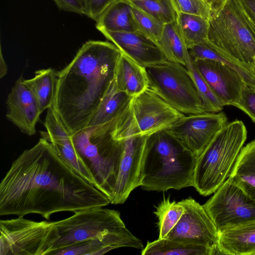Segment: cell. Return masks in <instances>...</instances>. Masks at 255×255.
Segmentation results:
<instances>
[{
	"label": "cell",
	"instance_id": "obj_1",
	"mask_svg": "<svg viewBox=\"0 0 255 255\" xmlns=\"http://www.w3.org/2000/svg\"><path fill=\"white\" fill-rule=\"evenodd\" d=\"M108 197L69 167L41 137L12 163L0 183V215L54 213L104 207Z\"/></svg>",
	"mask_w": 255,
	"mask_h": 255
},
{
	"label": "cell",
	"instance_id": "obj_2",
	"mask_svg": "<svg viewBox=\"0 0 255 255\" xmlns=\"http://www.w3.org/2000/svg\"><path fill=\"white\" fill-rule=\"evenodd\" d=\"M122 52L113 43L89 40L57 72L52 108L71 135L85 128L115 79Z\"/></svg>",
	"mask_w": 255,
	"mask_h": 255
},
{
	"label": "cell",
	"instance_id": "obj_3",
	"mask_svg": "<svg viewBox=\"0 0 255 255\" xmlns=\"http://www.w3.org/2000/svg\"><path fill=\"white\" fill-rule=\"evenodd\" d=\"M197 159L167 129L151 134L146 144L140 186L158 192L193 186Z\"/></svg>",
	"mask_w": 255,
	"mask_h": 255
},
{
	"label": "cell",
	"instance_id": "obj_4",
	"mask_svg": "<svg viewBox=\"0 0 255 255\" xmlns=\"http://www.w3.org/2000/svg\"><path fill=\"white\" fill-rule=\"evenodd\" d=\"M115 125L87 127L72 135L78 156L90 172L94 186L111 199L123 152L121 139L115 138Z\"/></svg>",
	"mask_w": 255,
	"mask_h": 255
},
{
	"label": "cell",
	"instance_id": "obj_5",
	"mask_svg": "<svg viewBox=\"0 0 255 255\" xmlns=\"http://www.w3.org/2000/svg\"><path fill=\"white\" fill-rule=\"evenodd\" d=\"M247 138L244 123H227L197 157L193 186L200 194L214 193L229 178Z\"/></svg>",
	"mask_w": 255,
	"mask_h": 255
},
{
	"label": "cell",
	"instance_id": "obj_6",
	"mask_svg": "<svg viewBox=\"0 0 255 255\" xmlns=\"http://www.w3.org/2000/svg\"><path fill=\"white\" fill-rule=\"evenodd\" d=\"M208 23L206 46L252 70L255 33L238 0H228L220 9L211 13Z\"/></svg>",
	"mask_w": 255,
	"mask_h": 255
},
{
	"label": "cell",
	"instance_id": "obj_7",
	"mask_svg": "<svg viewBox=\"0 0 255 255\" xmlns=\"http://www.w3.org/2000/svg\"><path fill=\"white\" fill-rule=\"evenodd\" d=\"M148 88L185 115L205 113L195 82L185 66L167 61L145 68Z\"/></svg>",
	"mask_w": 255,
	"mask_h": 255
},
{
	"label": "cell",
	"instance_id": "obj_8",
	"mask_svg": "<svg viewBox=\"0 0 255 255\" xmlns=\"http://www.w3.org/2000/svg\"><path fill=\"white\" fill-rule=\"evenodd\" d=\"M0 255H48L59 238L53 222L18 216L0 221Z\"/></svg>",
	"mask_w": 255,
	"mask_h": 255
},
{
	"label": "cell",
	"instance_id": "obj_9",
	"mask_svg": "<svg viewBox=\"0 0 255 255\" xmlns=\"http://www.w3.org/2000/svg\"><path fill=\"white\" fill-rule=\"evenodd\" d=\"M113 136L123 142V152L119 174L110 203L123 204L130 193L140 186L141 172L149 135L138 134L125 112L112 130Z\"/></svg>",
	"mask_w": 255,
	"mask_h": 255
},
{
	"label": "cell",
	"instance_id": "obj_10",
	"mask_svg": "<svg viewBox=\"0 0 255 255\" xmlns=\"http://www.w3.org/2000/svg\"><path fill=\"white\" fill-rule=\"evenodd\" d=\"M103 207L79 211L68 218L53 222L59 238L49 255L79 243L103 239L108 234L126 226L118 211Z\"/></svg>",
	"mask_w": 255,
	"mask_h": 255
},
{
	"label": "cell",
	"instance_id": "obj_11",
	"mask_svg": "<svg viewBox=\"0 0 255 255\" xmlns=\"http://www.w3.org/2000/svg\"><path fill=\"white\" fill-rule=\"evenodd\" d=\"M203 206L218 232L255 221V200L229 178Z\"/></svg>",
	"mask_w": 255,
	"mask_h": 255
},
{
	"label": "cell",
	"instance_id": "obj_12",
	"mask_svg": "<svg viewBox=\"0 0 255 255\" xmlns=\"http://www.w3.org/2000/svg\"><path fill=\"white\" fill-rule=\"evenodd\" d=\"M128 109L137 134L142 135L167 129L185 115L148 88L132 98Z\"/></svg>",
	"mask_w": 255,
	"mask_h": 255
},
{
	"label": "cell",
	"instance_id": "obj_13",
	"mask_svg": "<svg viewBox=\"0 0 255 255\" xmlns=\"http://www.w3.org/2000/svg\"><path fill=\"white\" fill-rule=\"evenodd\" d=\"M179 203L184 212L165 238L202 245L218 250V232L203 205L191 197Z\"/></svg>",
	"mask_w": 255,
	"mask_h": 255
},
{
	"label": "cell",
	"instance_id": "obj_14",
	"mask_svg": "<svg viewBox=\"0 0 255 255\" xmlns=\"http://www.w3.org/2000/svg\"><path fill=\"white\" fill-rule=\"evenodd\" d=\"M227 121L221 112L184 115L167 130L198 157Z\"/></svg>",
	"mask_w": 255,
	"mask_h": 255
},
{
	"label": "cell",
	"instance_id": "obj_15",
	"mask_svg": "<svg viewBox=\"0 0 255 255\" xmlns=\"http://www.w3.org/2000/svg\"><path fill=\"white\" fill-rule=\"evenodd\" d=\"M194 67L224 106H233L240 98L244 81L227 64L211 59L192 62Z\"/></svg>",
	"mask_w": 255,
	"mask_h": 255
},
{
	"label": "cell",
	"instance_id": "obj_16",
	"mask_svg": "<svg viewBox=\"0 0 255 255\" xmlns=\"http://www.w3.org/2000/svg\"><path fill=\"white\" fill-rule=\"evenodd\" d=\"M41 137L47 140L58 156L74 171L94 186L92 176L81 161L74 146L72 135L51 107L47 109Z\"/></svg>",
	"mask_w": 255,
	"mask_h": 255
},
{
	"label": "cell",
	"instance_id": "obj_17",
	"mask_svg": "<svg viewBox=\"0 0 255 255\" xmlns=\"http://www.w3.org/2000/svg\"><path fill=\"white\" fill-rule=\"evenodd\" d=\"M98 30L123 54L143 67L167 61L157 45L138 31L117 32L104 29Z\"/></svg>",
	"mask_w": 255,
	"mask_h": 255
},
{
	"label": "cell",
	"instance_id": "obj_18",
	"mask_svg": "<svg viewBox=\"0 0 255 255\" xmlns=\"http://www.w3.org/2000/svg\"><path fill=\"white\" fill-rule=\"evenodd\" d=\"M21 76L9 93L6 102L7 119L23 133L32 136L42 112Z\"/></svg>",
	"mask_w": 255,
	"mask_h": 255
},
{
	"label": "cell",
	"instance_id": "obj_19",
	"mask_svg": "<svg viewBox=\"0 0 255 255\" xmlns=\"http://www.w3.org/2000/svg\"><path fill=\"white\" fill-rule=\"evenodd\" d=\"M123 247L138 249L144 248L142 241L135 237L125 226L108 234L103 239L79 243L58 250L52 255H101Z\"/></svg>",
	"mask_w": 255,
	"mask_h": 255
},
{
	"label": "cell",
	"instance_id": "obj_20",
	"mask_svg": "<svg viewBox=\"0 0 255 255\" xmlns=\"http://www.w3.org/2000/svg\"><path fill=\"white\" fill-rule=\"evenodd\" d=\"M219 254L255 255V221L218 232Z\"/></svg>",
	"mask_w": 255,
	"mask_h": 255
},
{
	"label": "cell",
	"instance_id": "obj_21",
	"mask_svg": "<svg viewBox=\"0 0 255 255\" xmlns=\"http://www.w3.org/2000/svg\"><path fill=\"white\" fill-rule=\"evenodd\" d=\"M115 81L117 88L134 97L148 88L145 68L122 53L116 68Z\"/></svg>",
	"mask_w": 255,
	"mask_h": 255
},
{
	"label": "cell",
	"instance_id": "obj_22",
	"mask_svg": "<svg viewBox=\"0 0 255 255\" xmlns=\"http://www.w3.org/2000/svg\"><path fill=\"white\" fill-rule=\"evenodd\" d=\"M132 97L120 91L114 79L87 127L116 125L128 107Z\"/></svg>",
	"mask_w": 255,
	"mask_h": 255
},
{
	"label": "cell",
	"instance_id": "obj_23",
	"mask_svg": "<svg viewBox=\"0 0 255 255\" xmlns=\"http://www.w3.org/2000/svg\"><path fill=\"white\" fill-rule=\"evenodd\" d=\"M228 178L255 200V140L242 148Z\"/></svg>",
	"mask_w": 255,
	"mask_h": 255
},
{
	"label": "cell",
	"instance_id": "obj_24",
	"mask_svg": "<svg viewBox=\"0 0 255 255\" xmlns=\"http://www.w3.org/2000/svg\"><path fill=\"white\" fill-rule=\"evenodd\" d=\"M57 81V72L51 68L38 70L33 78L23 80L42 113L52 107Z\"/></svg>",
	"mask_w": 255,
	"mask_h": 255
},
{
	"label": "cell",
	"instance_id": "obj_25",
	"mask_svg": "<svg viewBox=\"0 0 255 255\" xmlns=\"http://www.w3.org/2000/svg\"><path fill=\"white\" fill-rule=\"evenodd\" d=\"M158 46L167 61L185 67L191 61L188 47L176 21L164 24Z\"/></svg>",
	"mask_w": 255,
	"mask_h": 255
},
{
	"label": "cell",
	"instance_id": "obj_26",
	"mask_svg": "<svg viewBox=\"0 0 255 255\" xmlns=\"http://www.w3.org/2000/svg\"><path fill=\"white\" fill-rule=\"evenodd\" d=\"M96 28L117 32L138 31L131 6L124 0H117L105 11L96 21Z\"/></svg>",
	"mask_w": 255,
	"mask_h": 255
},
{
	"label": "cell",
	"instance_id": "obj_27",
	"mask_svg": "<svg viewBox=\"0 0 255 255\" xmlns=\"http://www.w3.org/2000/svg\"><path fill=\"white\" fill-rule=\"evenodd\" d=\"M142 255H214L215 251L206 246L168 238L147 242Z\"/></svg>",
	"mask_w": 255,
	"mask_h": 255
},
{
	"label": "cell",
	"instance_id": "obj_28",
	"mask_svg": "<svg viewBox=\"0 0 255 255\" xmlns=\"http://www.w3.org/2000/svg\"><path fill=\"white\" fill-rule=\"evenodd\" d=\"M176 21L188 49L196 44L207 45L208 19L197 15L177 12Z\"/></svg>",
	"mask_w": 255,
	"mask_h": 255
},
{
	"label": "cell",
	"instance_id": "obj_29",
	"mask_svg": "<svg viewBox=\"0 0 255 255\" xmlns=\"http://www.w3.org/2000/svg\"><path fill=\"white\" fill-rule=\"evenodd\" d=\"M192 62L199 59H211L225 63L238 72L244 82L255 89V73L249 68L225 57L204 44L194 45L188 48Z\"/></svg>",
	"mask_w": 255,
	"mask_h": 255
},
{
	"label": "cell",
	"instance_id": "obj_30",
	"mask_svg": "<svg viewBox=\"0 0 255 255\" xmlns=\"http://www.w3.org/2000/svg\"><path fill=\"white\" fill-rule=\"evenodd\" d=\"M163 24L176 21L177 12L171 0H124Z\"/></svg>",
	"mask_w": 255,
	"mask_h": 255
},
{
	"label": "cell",
	"instance_id": "obj_31",
	"mask_svg": "<svg viewBox=\"0 0 255 255\" xmlns=\"http://www.w3.org/2000/svg\"><path fill=\"white\" fill-rule=\"evenodd\" d=\"M184 212L179 202L164 198L156 207L154 214L158 219L159 239L165 238Z\"/></svg>",
	"mask_w": 255,
	"mask_h": 255
},
{
	"label": "cell",
	"instance_id": "obj_32",
	"mask_svg": "<svg viewBox=\"0 0 255 255\" xmlns=\"http://www.w3.org/2000/svg\"><path fill=\"white\" fill-rule=\"evenodd\" d=\"M195 82L201 100L204 112L219 113L224 105L214 94L208 84L195 69L191 60L186 66Z\"/></svg>",
	"mask_w": 255,
	"mask_h": 255
},
{
	"label": "cell",
	"instance_id": "obj_33",
	"mask_svg": "<svg viewBox=\"0 0 255 255\" xmlns=\"http://www.w3.org/2000/svg\"><path fill=\"white\" fill-rule=\"evenodd\" d=\"M130 6L137 30L158 46L162 36L164 24L142 10L131 5Z\"/></svg>",
	"mask_w": 255,
	"mask_h": 255
},
{
	"label": "cell",
	"instance_id": "obj_34",
	"mask_svg": "<svg viewBox=\"0 0 255 255\" xmlns=\"http://www.w3.org/2000/svg\"><path fill=\"white\" fill-rule=\"evenodd\" d=\"M177 12L201 16L209 19L211 10L202 0H171Z\"/></svg>",
	"mask_w": 255,
	"mask_h": 255
},
{
	"label": "cell",
	"instance_id": "obj_35",
	"mask_svg": "<svg viewBox=\"0 0 255 255\" xmlns=\"http://www.w3.org/2000/svg\"><path fill=\"white\" fill-rule=\"evenodd\" d=\"M233 106L243 111L255 123V89L245 83L240 99Z\"/></svg>",
	"mask_w": 255,
	"mask_h": 255
},
{
	"label": "cell",
	"instance_id": "obj_36",
	"mask_svg": "<svg viewBox=\"0 0 255 255\" xmlns=\"http://www.w3.org/2000/svg\"><path fill=\"white\" fill-rule=\"evenodd\" d=\"M117 0H81L84 14L97 21L101 15Z\"/></svg>",
	"mask_w": 255,
	"mask_h": 255
},
{
	"label": "cell",
	"instance_id": "obj_37",
	"mask_svg": "<svg viewBox=\"0 0 255 255\" xmlns=\"http://www.w3.org/2000/svg\"><path fill=\"white\" fill-rule=\"evenodd\" d=\"M61 10L84 14L81 0H53Z\"/></svg>",
	"mask_w": 255,
	"mask_h": 255
},
{
	"label": "cell",
	"instance_id": "obj_38",
	"mask_svg": "<svg viewBox=\"0 0 255 255\" xmlns=\"http://www.w3.org/2000/svg\"><path fill=\"white\" fill-rule=\"evenodd\" d=\"M255 33V0H238Z\"/></svg>",
	"mask_w": 255,
	"mask_h": 255
},
{
	"label": "cell",
	"instance_id": "obj_39",
	"mask_svg": "<svg viewBox=\"0 0 255 255\" xmlns=\"http://www.w3.org/2000/svg\"><path fill=\"white\" fill-rule=\"evenodd\" d=\"M209 7L211 13L220 9L228 0H202Z\"/></svg>",
	"mask_w": 255,
	"mask_h": 255
},
{
	"label": "cell",
	"instance_id": "obj_40",
	"mask_svg": "<svg viewBox=\"0 0 255 255\" xmlns=\"http://www.w3.org/2000/svg\"><path fill=\"white\" fill-rule=\"evenodd\" d=\"M0 77L2 78L7 74V66L3 58L1 49H0Z\"/></svg>",
	"mask_w": 255,
	"mask_h": 255
},
{
	"label": "cell",
	"instance_id": "obj_41",
	"mask_svg": "<svg viewBox=\"0 0 255 255\" xmlns=\"http://www.w3.org/2000/svg\"><path fill=\"white\" fill-rule=\"evenodd\" d=\"M252 70H253V71L255 72V62L253 64V66H252Z\"/></svg>",
	"mask_w": 255,
	"mask_h": 255
}]
</instances>
